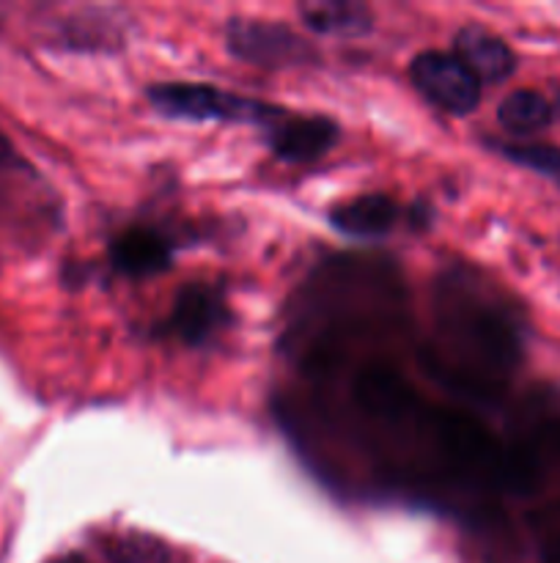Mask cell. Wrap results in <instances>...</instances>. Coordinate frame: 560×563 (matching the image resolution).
Returning a JSON list of instances; mask_svg holds the SVG:
<instances>
[{"label":"cell","mask_w":560,"mask_h":563,"mask_svg":"<svg viewBox=\"0 0 560 563\" xmlns=\"http://www.w3.org/2000/svg\"><path fill=\"white\" fill-rule=\"evenodd\" d=\"M154 110L179 121H228V124L272 126L285 108L264 99L242 97L206 82H157L146 91Z\"/></svg>","instance_id":"cell-1"},{"label":"cell","mask_w":560,"mask_h":563,"mask_svg":"<svg viewBox=\"0 0 560 563\" xmlns=\"http://www.w3.org/2000/svg\"><path fill=\"white\" fill-rule=\"evenodd\" d=\"M225 44L234 58L261 69H285V66H305L318 58L316 49L294 33L291 27L269 20H245L234 16L225 27Z\"/></svg>","instance_id":"cell-2"},{"label":"cell","mask_w":560,"mask_h":563,"mask_svg":"<svg viewBox=\"0 0 560 563\" xmlns=\"http://www.w3.org/2000/svg\"><path fill=\"white\" fill-rule=\"evenodd\" d=\"M410 77L417 91L445 113L467 115L481 102V82L453 53H421L410 64Z\"/></svg>","instance_id":"cell-3"},{"label":"cell","mask_w":560,"mask_h":563,"mask_svg":"<svg viewBox=\"0 0 560 563\" xmlns=\"http://www.w3.org/2000/svg\"><path fill=\"white\" fill-rule=\"evenodd\" d=\"M228 322L231 311L220 289L206 284H187L176 295L173 308H170L168 319L159 324V330L187 346H201L214 339V333H220Z\"/></svg>","instance_id":"cell-4"},{"label":"cell","mask_w":560,"mask_h":563,"mask_svg":"<svg viewBox=\"0 0 560 563\" xmlns=\"http://www.w3.org/2000/svg\"><path fill=\"white\" fill-rule=\"evenodd\" d=\"M340 141V126L327 115H280L267 126V143L283 163H313L322 159Z\"/></svg>","instance_id":"cell-5"},{"label":"cell","mask_w":560,"mask_h":563,"mask_svg":"<svg viewBox=\"0 0 560 563\" xmlns=\"http://www.w3.org/2000/svg\"><path fill=\"white\" fill-rule=\"evenodd\" d=\"M173 262V240L148 225L121 231L110 245V264L126 278H146L165 273Z\"/></svg>","instance_id":"cell-6"},{"label":"cell","mask_w":560,"mask_h":563,"mask_svg":"<svg viewBox=\"0 0 560 563\" xmlns=\"http://www.w3.org/2000/svg\"><path fill=\"white\" fill-rule=\"evenodd\" d=\"M329 225L355 240H379L399 225L401 207L384 192L357 196L329 209Z\"/></svg>","instance_id":"cell-7"},{"label":"cell","mask_w":560,"mask_h":563,"mask_svg":"<svg viewBox=\"0 0 560 563\" xmlns=\"http://www.w3.org/2000/svg\"><path fill=\"white\" fill-rule=\"evenodd\" d=\"M456 58L478 82H500L516 69V55L508 44L481 25H464L456 33Z\"/></svg>","instance_id":"cell-8"},{"label":"cell","mask_w":560,"mask_h":563,"mask_svg":"<svg viewBox=\"0 0 560 563\" xmlns=\"http://www.w3.org/2000/svg\"><path fill=\"white\" fill-rule=\"evenodd\" d=\"M300 16L311 31L322 36H366L373 25L368 5L340 3V0H318V3H302Z\"/></svg>","instance_id":"cell-9"},{"label":"cell","mask_w":560,"mask_h":563,"mask_svg":"<svg viewBox=\"0 0 560 563\" xmlns=\"http://www.w3.org/2000/svg\"><path fill=\"white\" fill-rule=\"evenodd\" d=\"M497 121L505 132L514 135H530V132L544 130L555 121V108L544 93L533 88L508 93L497 108Z\"/></svg>","instance_id":"cell-10"},{"label":"cell","mask_w":560,"mask_h":563,"mask_svg":"<svg viewBox=\"0 0 560 563\" xmlns=\"http://www.w3.org/2000/svg\"><path fill=\"white\" fill-rule=\"evenodd\" d=\"M497 154H503L511 163L522 165V168H530L536 174L547 176L555 185L560 187V146L552 143H489Z\"/></svg>","instance_id":"cell-11"},{"label":"cell","mask_w":560,"mask_h":563,"mask_svg":"<svg viewBox=\"0 0 560 563\" xmlns=\"http://www.w3.org/2000/svg\"><path fill=\"white\" fill-rule=\"evenodd\" d=\"M14 163V152H11V143L0 135V165Z\"/></svg>","instance_id":"cell-12"},{"label":"cell","mask_w":560,"mask_h":563,"mask_svg":"<svg viewBox=\"0 0 560 563\" xmlns=\"http://www.w3.org/2000/svg\"><path fill=\"white\" fill-rule=\"evenodd\" d=\"M53 563H86L80 559V555H69V559H60V561H53Z\"/></svg>","instance_id":"cell-13"}]
</instances>
